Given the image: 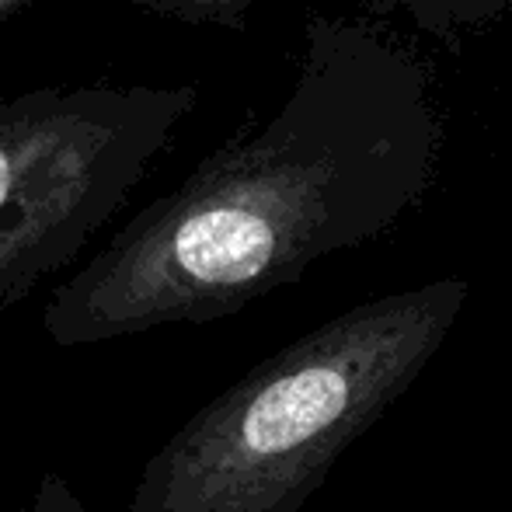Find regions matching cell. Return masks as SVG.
<instances>
[{
	"label": "cell",
	"instance_id": "obj_1",
	"mask_svg": "<svg viewBox=\"0 0 512 512\" xmlns=\"http://www.w3.org/2000/svg\"><path fill=\"white\" fill-rule=\"evenodd\" d=\"M432 77L366 18H317L290 95L133 216L42 307L60 349L230 317L387 234L432 189Z\"/></svg>",
	"mask_w": 512,
	"mask_h": 512
},
{
	"label": "cell",
	"instance_id": "obj_2",
	"mask_svg": "<svg viewBox=\"0 0 512 512\" xmlns=\"http://www.w3.org/2000/svg\"><path fill=\"white\" fill-rule=\"evenodd\" d=\"M467 293L436 279L366 300L251 366L140 467L126 512H300L422 377Z\"/></svg>",
	"mask_w": 512,
	"mask_h": 512
},
{
	"label": "cell",
	"instance_id": "obj_3",
	"mask_svg": "<svg viewBox=\"0 0 512 512\" xmlns=\"http://www.w3.org/2000/svg\"><path fill=\"white\" fill-rule=\"evenodd\" d=\"M196 102L189 84H88L0 105V307L88 248Z\"/></svg>",
	"mask_w": 512,
	"mask_h": 512
},
{
	"label": "cell",
	"instance_id": "obj_4",
	"mask_svg": "<svg viewBox=\"0 0 512 512\" xmlns=\"http://www.w3.org/2000/svg\"><path fill=\"white\" fill-rule=\"evenodd\" d=\"M512 0H373V14H408V21L436 39L460 46L464 35L495 25Z\"/></svg>",
	"mask_w": 512,
	"mask_h": 512
},
{
	"label": "cell",
	"instance_id": "obj_5",
	"mask_svg": "<svg viewBox=\"0 0 512 512\" xmlns=\"http://www.w3.org/2000/svg\"><path fill=\"white\" fill-rule=\"evenodd\" d=\"M133 4L189 25H241L251 7L262 0H133Z\"/></svg>",
	"mask_w": 512,
	"mask_h": 512
},
{
	"label": "cell",
	"instance_id": "obj_6",
	"mask_svg": "<svg viewBox=\"0 0 512 512\" xmlns=\"http://www.w3.org/2000/svg\"><path fill=\"white\" fill-rule=\"evenodd\" d=\"M21 512H91V506L77 495V488L60 471H46L35 481Z\"/></svg>",
	"mask_w": 512,
	"mask_h": 512
},
{
	"label": "cell",
	"instance_id": "obj_7",
	"mask_svg": "<svg viewBox=\"0 0 512 512\" xmlns=\"http://www.w3.org/2000/svg\"><path fill=\"white\" fill-rule=\"evenodd\" d=\"M25 4H28V0H0V25H4V21L11 18V14H18Z\"/></svg>",
	"mask_w": 512,
	"mask_h": 512
}]
</instances>
